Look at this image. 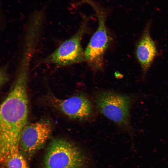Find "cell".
I'll list each match as a JSON object with an SVG mask.
<instances>
[{"label": "cell", "instance_id": "30bf717a", "mask_svg": "<svg viewBox=\"0 0 168 168\" xmlns=\"http://www.w3.org/2000/svg\"><path fill=\"white\" fill-rule=\"evenodd\" d=\"M8 78L5 68H2L0 70V85H3L7 81Z\"/></svg>", "mask_w": 168, "mask_h": 168}, {"label": "cell", "instance_id": "6da1fadb", "mask_svg": "<svg viewBox=\"0 0 168 168\" xmlns=\"http://www.w3.org/2000/svg\"><path fill=\"white\" fill-rule=\"evenodd\" d=\"M28 76L16 75L13 86L1 105L0 159H4L9 146L19 143L21 133L27 124Z\"/></svg>", "mask_w": 168, "mask_h": 168}, {"label": "cell", "instance_id": "ba28073f", "mask_svg": "<svg viewBox=\"0 0 168 168\" xmlns=\"http://www.w3.org/2000/svg\"><path fill=\"white\" fill-rule=\"evenodd\" d=\"M152 20H148L136 47L135 54L141 68L142 79L147 73L157 54L155 44L150 33Z\"/></svg>", "mask_w": 168, "mask_h": 168}, {"label": "cell", "instance_id": "277c9868", "mask_svg": "<svg viewBox=\"0 0 168 168\" xmlns=\"http://www.w3.org/2000/svg\"><path fill=\"white\" fill-rule=\"evenodd\" d=\"M87 1L96 12L98 24L84 51L85 60L93 70L99 71L103 67L104 55L109 42L105 24L106 15L96 4L89 0Z\"/></svg>", "mask_w": 168, "mask_h": 168}, {"label": "cell", "instance_id": "5b68a950", "mask_svg": "<svg viewBox=\"0 0 168 168\" xmlns=\"http://www.w3.org/2000/svg\"><path fill=\"white\" fill-rule=\"evenodd\" d=\"M84 21L72 36L63 42L43 61L58 67L67 66L80 63L85 60L84 52L81 41L87 29Z\"/></svg>", "mask_w": 168, "mask_h": 168}, {"label": "cell", "instance_id": "7a4b0ae2", "mask_svg": "<svg viewBox=\"0 0 168 168\" xmlns=\"http://www.w3.org/2000/svg\"><path fill=\"white\" fill-rule=\"evenodd\" d=\"M142 96L139 94L100 90L94 92L93 100L98 111L113 121L123 130L132 135L135 129L131 123V110Z\"/></svg>", "mask_w": 168, "mask_h": 168}, {"label": "cell", "instance_id": "3957f363", "mask_svg": "<svg viewBox=\"0 0 168 168\" xmlns=\"http://www.w3.org/2000/svg\"><path fill=\"white\" fill-rule=\"evenodd\" d=\"M44 168H88L84 154L75 144L65 138L52 139L44 159Z\"/></svg>", "mask_w": 168, "mask_h": 168}, {"label": "cell", "instance_id": "9c48e42d", "mask_svg": "<svg viewBox=\"0 0 168 168\" xmlns=\"http://www.w3.org/2000/svg\"><path fill=\"white\" fill-rule=\"evenodd\" d=\"M27 160L21 153L19 144L11 145L1 163L6 168H29Z\"/></svg>", "mask_w": 168, "mask_h": 168}, {"label": "cell", "instance_id": "8992f818", "mask_svg": "<svg viewBox=\"0 0 168 168\" xmlns=\"http://www.w3.org/2000/svg\"><path fill=\"white\" fill-rule=\"evenodd\" d=\"M46 98L53 107L72 119L85 121L90 120L94 116L93 104L84 93H77L62 99L50 93Z\"/></svg>", "mask_w": 168, "mask_h": 168}, {"label": "cell", "instance_id": "52a82bcc", "mask_svg": "<svg viewBox=\"0 0 168 168\" xmlns=\"http://www.w3.org/2000/svg\"><path fill=\"white\" fill-rule=\"evenodd\" d=\"M52 130L51 123L45 120L26 125L21 135L19 148L27 161H30L44 147L49 138Z\"/></svg>", "mask_w": 168, "mask_h": 168}]
</instances>
